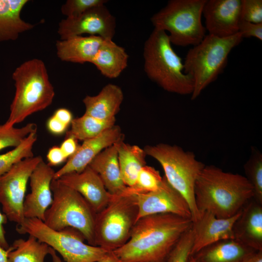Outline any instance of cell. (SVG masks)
<instances>
[{
  "label": "cell",
  "mask_w": 262,
  "mask_h": 262,
  "mask_svg": "<svg viewBox=\"0 0 262 262\" xmlns=\"http://www.w3.org/2000/svg\"><path fill=\"white\" fill-rule=\"evenodd\" d=\"M192 226L191 219L172 213L145 216L137 221L128 241L113 251L125 262H166Z\"/></svg>",
  "instance_id": "6da1fadb"
},
{
  "label": "cell",
  "mask_w": 262,
  "mask_h": 262,
  "mask_svg": "<svg viewBox=\"0 0 262 262\" xmlns=\"http://www.w3.org/2000/svg\"><path fill=\"white\" fill-rule=\"evenodd\" d=\"M194 194L199 214L208 212L219 218L233 216L254 197L246 177L213 165H205L196 181Z\"/></svg>",
  "instance_id": "7a4b0ae2"
},
{
  "label": "cell",
  "mask_w": 262,
  "mask_h": 262,
  "mask_svg": "<svg viewBox=\"0 0 262 262\" xmlns=\"http://www.w3.org/2000/svg\"><path fill=\"white\" fill-rule=\"evenodd\" d=\"M16 91L10 106V114L4 123L14 127L28 116L49 107L55 96L44 63L34 58L17 67L12 74Z\"/></svg>",
  "instance_id": "3957f363"
},
{
  "label": "cell",
  "mask_w": 262,
  "mask_h": 262,
  "mask_svg": "<svg viewBox=\"0 0 262 262\" xmlns=\"http://www.w3.org/2000/svg\"><path fill=\"white\" fill-rule=\"evenodd\" d=\"M143 57L144 70L150 80L167 92L192 94L193 79L184 72L181 59L173 50L165 31L154 28L145 42Z\"/></svg>",
  "instance_id": "277c9868"
},
{
  "label": "cell",
  "mask_w": 262,
  "mask_h": 262,
  "mask_svg": "<svg viewBox=\"0 0 262 262\" xmlns=\"http://www.w3.org/2000/svg\"><path fill=\"white\" fill-rule=\"evenodd\" d=\"M243 38L239 33L225 38L206 35L202 41L190 49L186 55L184 72L194 82L191 99L214 82L225 69L229 54Z\"/></svg>",
  "instance_id": "5b68a950"
},
{
  "label": "cell",
  "mask_w": 262,
  "mask_h": 262,
  "mask_svg": "<svg viewBox=\"0 0 262 262\" xmlns=\"http://www.w3.org/2000/svg\"><path fill=\"white\" fill-rule=\"evenodd\" d=\"M144 150L147 155L155 159L161 164L168 182L186 201L192 222L197 219L200 214L196 206L194 188L204 164L196 159L193 152L185 151L176 145L160 143L146 146Z\"/></svg>",
  "instance_id": "8992f818"
},
{
  "label": "cell",
  "mask_w": 262,
  "mask_h": 262,
  "mask_svg": "<svg viewBox=\"0 0 262 262\" xmlns=\"http://www.w3.org/2000/svg\"><path fill=\"white\" fill-rule=\"evenodd\" d=\"M51 204L46 211L43 222L56 230L67 228L79 231L88 244L94 246V229L96 213L77 192L58 180L50 185Z\"/></svg>",
  "instance_id": "52a82bcc"
},
{
  "label": "cell",
  "mask_w": 262,
  "mask_h": 262,
  "mask_svg": "<svg viewBox=\"0 0 262 262\" xmlns=\"http://www.w3.org/2000/svg\"><path fill=\"white\" fill-rule=\"evenodd\" d=\"M206 0H170L150 18L154 28L168 32L171 44L194 46L204 39L206 29L201 22Z\"/></svg>",
  "instance_id": "ba28073f"
},
{
  "label": "cell",
  "mask_w": 262,
  "mask_h": 262,
  "mask_svg": "<svg viewBox=\"0 0 262 262\" xmlns=\"http://www.w3.org/2000/svg\"><path fill=\"white\" fill-rule=\"evenodd\" d=\"M138 213L135 195L114 196L108 205L96 214L94 246L108 251L123 246L130 238Z\"/></svg>",
  "instance_id": "9c48e42d"
},
{
  "label": "cell",
  "mask_w": 262,
  "mask_h": 262,
  "mask_svg": "<svg viewBox=\"0 0 262 262\" xmlns=\"http://www.w3.org/2000/svg\"><path fill=\"white\" fill-rule=\"evenodd\" d=\"M16 231L35 237L58 252L66 262H96L108 251L84 243L83 235L77 230L67 228L56 230L38 218H25L17 225Z\"/></svg>",
  "instance_id": "30bf717a"
},
{
  "label": "cell",
  "mask_w": 262,
  "mask_h": 262,
  "mask_svg": "<svg viewBox=\"0 0 262 262\" xmlns=\"http://www.w3.org/2000/svg\"><path fill=\"white\" fill-rule=\"evenodd\" d=\"M41 156L26 158L0 177V204L7 219L19 225L25 219L23 203L28 182Z\"/></svg>",
  "instance_id": "8fae6325"
},
{
  "label": "cell",
  "mask_w": 262,
  "mask_h": 262,
  "mask_svg": "<svg viewBox=\"0 0 262 262\" xmlns=\"http://www.w3.org/2000/svg\"><path fill=\"white\" fill-rule=\"evenodd\" d=\"M116 26L115 18L103 4L93 7L76 17L62 20L59 23L58 33L60 40L84 33L112 40Z\"/></svg>",
  "instance_id": "7c38bea8"
},
{
  "label": "cell",
  "mask_w": 262,
  "mask_h": 262,
  "mask_svg": "<svg viewBox=\"0 0 262 262\" xmlns=\"http://www.w3.org/2000/svg\"><path fill=\"white\" fill-rule=\"evenodd\" d=\"M163 178V183L157 190L135 195L138 209L137 220L145 216L160 213H172L192 220L186 201L164 176Z\"/></svg>",
  "instance_id": "4fadbf2b"
},
{
  "label": "cell",
  "mask_w": 262,
  "mask_h": 262,
  "mask_svg": "<svg viewBox=\"0 0 262 262\" xmlns=\"http://www.w3.org/2000/svg\"><path fill=\"white\" fill-rule=\"evenodd\" d=\"M242 0H206L202 14L209 34L220 38L238 33Z\"/></svg>",
  "instance_id": "5bb4252c"
},
{
  "label": "cell",
  "mask_w": 262,
  "mask_h": 262,
  "mask_svg": "<svg viewBox=\"0 0 262 262\" xmlns=\"http://www.w3.org/2000/svg\"><path fill=\"white\" fill-rule=\"evenodd\" d=\"M55 171L42 160L30 178L31 192L26 196L23 203L25 218H38L42 221L44 214L52 203L50 188Z\"/></svg>",
  "instance_id": "9a60e30c"
},
{
  "label": "cell",
  "mask_w": 262,
  "mask_h": 262,
  "mask_svg": "<svg viewBox=\"0 0 262 262\" xmlns=\"http://www.w3.org/2000/svg\"><path fill=\"white\" fill-rule=\"evenodd\" d=\"M122 139L124 135L120 127L115 125L98 136L83 141L65 165L55 172L53 179L58 180L68 173L82 172L100 152Z\"/></svg>",
  "instance_id": "2e32d148"
},
{
  "label": "cell",
  "mask_w": 262,
  "mask_h": 262,
  "mask_svg": "<svg viewBox=\"0 0 262 262\" xmlns=\"http://www.w3.org/2000/svg\"><path fill=\"white\" fill-rule=\"evenodd\" d=\"M58 180L79 193L96 213L103 210L114 196L107 190L98 174L89 166L82 172L68 173Z\"/></svg>",
  "instance_id": "e0dca14e"
},
{
  "label": "cell",
  "mask_w": 262,
  "mask_h": 262,
  "mask_svg": "<svg viewBox=\"0 0 262 262\" xmlns=\"http://www.w3.org/2000/svg\"><path fill=\"white\" fill-rule=\"evenodd\" d=\"M241 210L227 218H217L208 212L200 213L199 217L192 222L193 242L191 255L219 240L234 238L233 227Z\"/></svg>",
  "instance_id": "ac0fdd59"
},
{
  "label": "cell",
  "mask_w": 262,
  "mask_h": 262,
  "mask_svg": "<svg viewBox=\"0 0 262 262\" xmlns=\"http://www.w3.org/2000/svg\"><path fill=\"white\" fill-rule=\"evenodd\" d=\"M234 238L255 250L262 251V204L254 198L242 208L233 227Z\"/></svg>",
  "instance_id": "d6986e66"
},
{
  "label": "cell",
  "mask_w": 262,
  "mask_h": 262,
  "mask_svg": "<svg viewBox=\"0 0 262 262\" xmlns=\"http://www.w3.org/2000/svg\"><path fill=\"white\" fill-rule=\"evenodd\" d=\"M122 139L106 148L89 164L99 176L107 190L112 195L123 194L127 186L124 183L118 160V150Z\"/></svg>",
  "instance_id": "ffe728a7"
},
{
  "label": "cell",
  "mask_w": 262,
  "mask_h": 262,
  "mask_svg": "<svg viewBox=\"0 0 262 262\" xmlns=\"http://www.w3.org/2000/svg\"><path fill=\"white\" fill-rule=\"evenodd\" d=\"M104 39L97 35H81L57 40L56 54L62 61L81 64L91 63Z\"/></svg>",
  "instance_id": "44dd1931"
},
{
  "label": "cell",
  "mask_w": 262,
  "mask_h": 262,
  "mask_svg": "<svg viewBox=\"0 0 262 262\" xmlns=\"http://www.w3.org/2000/svg\"><path fill=\"white\" fill-rule=\"evenodd\" d=\"M124 99L121 88L108 83L96 96H86L82 100L85 114L101 120L115 118Z\"/></svg>",
  "instance_id": "7402d4cb"
},
{
  "label": "cell",
  "mask_w": 262,
  "mask_h": 262,
  "mask_svg": "<svg viewBox=\"0 0 262 262\" xmlns=\"http://www.w3.org/2000/svg\"><path fill=\"white\" fill-rule=\"evenodd\" d=\"M256 251L230 238L211 244L192 256L197 262H242Z\"/></svg>",
  "instance_id": "603a6c76"
},
{
  "label": "cell",
  "mask_w": 262,
  "mask_h": 262,
  "mask_svg": "<svg viewBox=\"0 0 262 262\" xmlns=\"http://www.w3.org/2000/svg\"><path fill=\"white\" fill-rule=\"evenodd\" d=\"M28 0H0V42L14 41L34 25L23 20L20 13Z\"/></svg>",
  "instance_id": "cb8c5ba5"
},
{
  "label": "cell",
  "mask_w": 262,
  "mask_h": 262,
  "mask_svg": "<svg viewBox=\"0 0 262 262\" xmlns=\"http://www.w3.org/2000/svg\"><path fill=\"white\" fill-rule=\"evenodd\" d=\"M129 55L112 39H104L91 63L105 77L115 79L127 67Z\"/></svg>",
  "instance_id": "d4e9b609"
},
{
  "label": "cell",
  "mask_w": 262,
  "mask_h": 262,
  "mask_svg": "<svg viewBox=\"0 0 262 262\" xmlns=\"http://www.w3.org/2000/svg\"><path fill=\"white\" fill-rule=\"evenodd\" d=\"M144 149L122 141L118 150V160L123 180L128 187L132 186L143 167L146 165Z\"/></svg>",
  "instance_id": "484cf974"
},
{
  "label": "cell",
  "mask_w": 262,
  "mask_h": 262,
  "mask_svg": "<svg viewBox=\"0 0 262 262\" xmlns=\"http://www.w3.org/2000/svg\"><path fill=\"white\" fill-rule=\"evenodd\" d=\"M51 247L29 235L27 239L16 240L10 246L8 262H44Z\"/></svg>",
  "instance_id": "4316f807"
},
{
  "label": "cell",
  "mask_w": 262,
  "mask_h": 262,
  "mask_svg": "<svg viewBox=\"0 0 262 262\" xmlns=\"http://www.w3.org/2000/svg\"><path fill=\"white\" fill-rule=\"evenodd\" d=\"M115 118L101 120L84 114L82 116L73 118L65 138L73 137L85 141L95 138L106 130L115 125Z\"/></svg>",
  "instance_id": "83f0119b"
},
{
  "label": "cell",
  "mask_w": 262,
  "mask_h": 262,
  "mask_svg": "<svg viewBox=\"0 0 262 262\" xmlns=\"http://www.w3.org/2000/svg\"><path fill=\"white\" fill-rule=\"evenodd\" d=\"M163 178L154 167L145 165L139 171L134 184L127 187L122 195H137L157 190L162 185Z\"/></svg>",
  "instance_id": "f1b7e54d"
},
{
  "label": "cell",
  "mask_w": 262,
  "mask_h": 262,
  "mask_svg": "<svg viewBox=\"0 0 262 262\" xmlns=\"http://www.w3.org/2000/svg\"><path fill=\"white\" fill-rule=\"evenodd\" d=\"M37 131L30 134L17 147L0 154V177L23 159L33 157V146L37 140Z\"/></svg>",
  "instance_id": "f546056e"
},
{
  "label": "cell",
  "mask_w": 262,
  "mask_h": 262,
  "mask_svg": "<svg viewBox=\"0 0 262 262\" xmlns=\"http://www.w3.org/2000/svg\"><path fill=\"white\" fill-rule=\"evenodd\" d=\"M246 177L253 187V198L262 204V154L256 148L244 165Z\"/></svg>",
  "instance_id": "4dcf8cb0"
},
{
  "label": "cell",
  "mask_w": 262,
  "mask_h": 262,
  "mask_svg": "<svg viewBox=\"0 0 262 262\" xmlns=\"http://www.w3.org/2000/svg\"><path fill=\"white\" fill-rule=\"evenodd\" d=\"M37 127L34 123H29L21 128L7 127L0 124V151L8 147L19 146L31 133L37 131Z\"/></svg>",
  "instance_id": "1f68e13d"
},
{
  "label": "cell",
  "mask_w": 262,
  "mask_h": 262,
  "mask_svg": "<svg viewBox=\"0 0 262 262\" xmlns=\"http://www.w3.org/2000/svg\"><path fill=\"white\" fill-rule=\"evenodd\" d=\"M193 242L192 227L180 238L169 254L166 262H188Z\"/></svg>",
  "instance_id": "d6a6232c"
},
{
  "label": "cell",
  "mask_w": 262,
  "mask_h": 262,
  "mask_svg": "<svg viewBox=\"0 0 262 262\" xmlns=\"http://www.w3.org/2000/svg\"><path fill=\"white\" fill-rule=\"evenodd\" d=\"M106 0H68L61 7V12L66 17H76L87 10L107 2Z\"/></svg>",
  "instance_id": "836d02e7"
},
{
  "label": "cell",
  "mask_w": 262,
  "mask_h": 262,
  "mask_svg": "<svg viewBox=\"0 0 262 262\" xmlns=\"http://www.w3.org/2000/svg\"><path fill=\"white\" fill-rule=\"evenodd\" d=\"M241 18L253 23H262V0H242Z\"/></svg>",
  "instance_id": "e575fe53"
},
{
  "label": "cell",
  "mask_w": 262,
  "mask_h": 262,
  "mask_svg": "<svg viewBox=\"0 0 262 262\" xmlns=\"http://www.w3.org/2000/svg\"><path fill=\"white\" fill-rule=\"evenodd\" d=\"M238 33L243 38L254 37L262 40V23H253L241 19L238 26Z\"/></svg>",
  "instance_id": "d590c367"
},
{
  "label": "cell",
  "mask_w": 262,
  "mask_h": 262,
  "mask_svg": "<svg viewBox=\"0 0 262 262\" xmlns=\"http://www.w3.org/2000/svg\"><path fill=\"white\" fill-rule=\"evenodd\" d=\"M48 164L51 167L63 163L67 159L60 147L56 146L50 147L47 153Z\"/></svg>",
  "instance_id": "8d00e7d4"
},
{
  "label": "cell",
  "mask_w": 262,
  "mask_h": 262,
  "mask_svg": "<svg viewBox=\"0 0 262 262\" xmlns=\"http://www.w3.org/2000/svg\"><path fill=\"white\" fill-rule=\"evenodd\" d=\"M68 127L52 115L48 120L47 128L48 131L55 135H60L66 131Z\"/></svg>",
  "instance_id": "74e56055"
},
{
  "label": "cell",
  "mask_w": 262,
  "mask_h": 262,
  "mask_svg": "<svg viewBox=\"0 0 262 262\" xmlns=\"http://www.w3.org/2000/svg\"><path fill=\"white\" fill-rule=\"evenodd\" d=\"M79 147L76 139L73 137H67L65 138L60 147L68 159L75 153Z\"/></svg>",
  "instance_id": "f35d334b"
},
{
  "label": "cell",
  "mask_w": 262,
  "mask_h": 262,
  "mask_svg": "<svg viewBox=\"0 0 262 262\" xmlns=\"http://www.w3.org/2000/svg\"><path fill=\"white\" fill-rule=\"evenodd\" d=\"M53 115L68 127L71 124L73 119L70 111L65 108L58 109Z\"/></svg>",
  "instance_id": "ab89813d"
},
{
  "label": "cell",
  "mask_w": 262,
  "mask_h": 262,
  "mask_svg": "<svg viewBox=\"0 0 262 262\" xmlns=\"http://www.w3.org/2000/svg\"><path fill=\"white\" fill-rule=\"evenodd\" d=\"M7 218L6 215L0 211V246L7 249L10 246L5 236V231L3 225L7 223Z\"/></svg>",
  "instance_id": "60d3db41"
},
{
  "label": "cell",
  "mask_w": 262,
  "mask_h": 262,
  "mask_svg": "<svg viewBox=\"0 0 262 262\" xmlns=\"http://www.w3.org/2000/svg\"><path fill=\"white\" fill-rule=\"evenodd\" d=\"M96 262H125L113 251H108L102 258Z\"/></svg>",
  "instance_id": "b9f144b4"
},
{
  "label": "cell",
  "mask_w": 262,
  "mask_h": 262,
  "mask_svg": "<svg viewBox=\"0 0 262 262\" xmlns=\"http://www.w3.org/2000/svg\"><path fill=\"white\" fill-rule=\"evenodd\" d=\"M242 262H262V251H257Z\"/></svg>",
  "instance_id": "7bdbcfd3"
},
{
  "label": "cell",
  "mask_w": 262,
  "mask_h": 262,
  "mask_svg": "<svg viewBox=\"0 0 262 262\" xmlns=\"http://www.w3.org/2000/svg\"><path fill=\"white\" fill-rule=\"evenodd\" d=\"M10 250V246L5 249L0 246V262H8V254Z\"/></svg>",
  "instance_id": "ee69618b"
},
{
  "label": "cell",
  "mask_w": 262,
  "mask_h": 262,
  "mask_svg": "<svg viewBox=\"0 0 262 262\" xmlns=\"http://www.w3.org/2000/svg\"><path fill=\"white\" fill-rule=\"evenodd\" d=\"M49 255L51 257L53 262H63L60 258L57 255L56 252L51 247Z\"/></svg>",
  "instance_id": "f6af8a7d"
},
{
  "label": "cell",
  "mask_w": 262,
  "mask_h": 262,
  "mask_svg": "<svg viewBox=\"0 0 262 262\" xmlns=\"http://www.w3.org/2000/svg\"><path fill=\"white\" fill-rule=\"evenodd\" d=\"M188 262H197L192 255H190Z\"/></svg>",
  "instance_id": "bcb514c9"
}]
</instances>
